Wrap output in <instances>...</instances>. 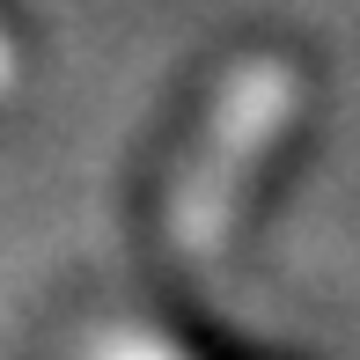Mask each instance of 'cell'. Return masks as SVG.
I'll list each match as a JSON object with an SVG mask.
<instances>
[{
    "label": "cell",
    "instance_id": "obj_1",
    "mask_svg": "<svg viewBox=\"0 0 360 360\" xmlns=\"http://www.w3.org/2000/svg\"><path fill=\"white\" fill-rule=\"evenodd\" d=\"M294 118V67L280 59H250V67L228 74L214 118L199 125V147L184 155L169 191V243L184 257H214L236 228L243 184L257 176V162L272 155V140L287 133Z\"/></svg>",
    "mask_w": 360,
    "mask_h": 360
},
{
    "label": "cell",
    "instance_id": "obj_2",
    "mask_svg": "<svg viewBox=\"0 0 360 360\" xmlns=\"http://www.w3.org/2000/svg\"><path fill=\"white\" fill-rule=\"evenodd\" d=\"M89 360H184V353H169L162 338H133V331H110V338H96V353Z\"/></svg>",
    "mask_w": 360,
    "mask_h": 360
},
{
    "label": "cell",
    "instance_id": "obj_3",
    "mask_svg": "<svg viewBox=\"0 0 360 360\" xmlns=\"http://www.w3.org/2000/svg\"><path fill=\"white\" fill-rule=\"evenodd\" d=\"M8 74H15V59H8V44H0V89H8Z\"/></svg>",
    "mask_w": 360,
    "mask_h": 360
}]
</instances>
